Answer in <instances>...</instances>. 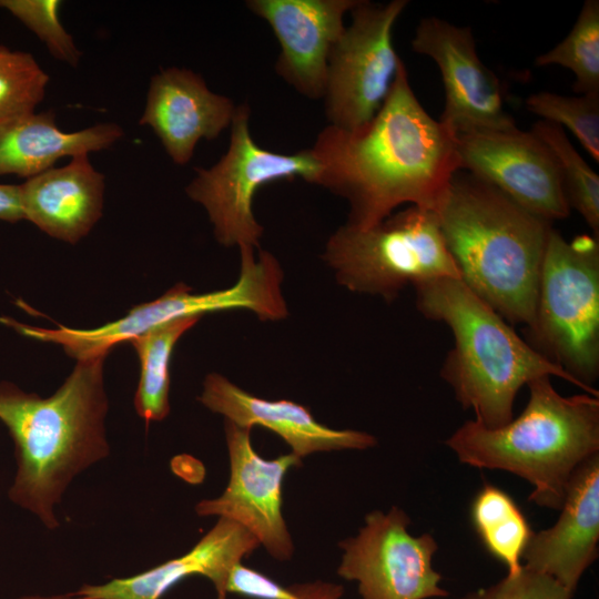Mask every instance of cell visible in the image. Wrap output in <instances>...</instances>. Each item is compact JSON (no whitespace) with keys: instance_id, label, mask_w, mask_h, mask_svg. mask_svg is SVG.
Instances as JSON below:
<instances>
[{"instance_id":"obj_1","label":"cell","mask_w":599,"mask_h":599,"mask_svg":"<svg viewBox=\"0 0 599 599\" xmlns=\"http://www.w3.org/2000/svg\"><path fill=\"white\" fill-rule=\"evenodd\" d=\"M316 184L344 197L348 225L367 229L409 203L436 211L460 170L455 134L416 98L402 61L384 104L365 126L324 128L312 148Z\"/></svg>"},{"instance_id":"obj_2","label":"cell","mask_w":599,"mask_h":599,"mask_svg":"<svg viewBox=\"0 0 599 599\" xmlns=\"http://www.w3.org/2000/svg\"><path fill=\"white\" fill-rule=\"evenodd\" d=\"M104 359L105 355L77 361L49 397L0 383V420L13 440L17 460L8 496L49 530L59 527L54 507L71 481L110 454Z\"/></svg>"},{"instance_id":"obj_3","label":"cell","mask_w":599,"mask_h":599,"mask_svg":"<svg viewBox=\"0 0 599 599\" xmlns=\"http://www.w3.org/2000/svg\"><path fill=\"white\" fill-rule=\"evenodd\" d=\"M435 212L460 280L510 325H529L552 223L465 170Z\"/></svg>"},{"instance_id":"obj_4","label":"cell","mask_w":599,"mask_h":599,"mask_svg":"<svg viewBox=\"0 0 599 599\" xmlns=\"http://www.w3.org/2000/svg\"><path fill=\"white\" fill-rule=\"evenodd\" d=\"M413 287L418 312L446 324L454 337L440 368L441 378L461 407L473 409L475 420L483 426L508 424L514 418L519 389L535 378L556 376L583 389L560 366L528 345L461 280L439 277Z\"/></svg>"},{"instance_id":"obj_5","label":"cell","mask_w":599,"mask_h":599,"mask_svg":"<svg viewBox=\"0 0 599 599\" xmlns=\"http://www.w3.org/2000/svg\"><path fill=\"white\" fill-rule=\"evenodd\" d=\"M527 386L529 399L519 416L497 428L468 420L445 444L464 464L528 480L530 501L560 509L575 469L599 451V396H562L550 376Z\"/></svg>"},{"instance_id":"obj_6","label":"cell","mask_w":599,"mask_h":599,"mask_svg":"<svg viewBox=\"0 0 599 599\" xmlns=\"http://www.w3.org/2000/svg\"><path fill=\"white\" fill-rule=\"evenodd\" d=\"M525 341L560 366L586 393L599 396V238L567 241L550 230L538 282L535 314Z\"/></svg>"},{"instance_id":"obj_7","label":"cell","mask_w":599,"mask_h":599,"mask_svg":"<svg viewBox=\"0 0 599 599\" xmlns=\"http://www.w3.org/2000/svg\"><path fill=\"white\" fill-rule=\"evenodd\" d=\"M322 257L339 285L386 302L408 285L439 277L460 280L436 212L414 205L367 229L338 227Z\"/></svg>"},{"instance_id":"obj_8","label":"cell","mask_w":599,"mask_h":599,"mask_svg":"<svg viewBox=\"0 0 599 599\" xmlns=\"http://www.w3.org/2000/svg\"><path fill=\"white\" fill-rule=\"evenodd\" d=\"M250 114L247 103L236 105L227 151L211 167H196L185 189L205 209L216 241L226 247H258L264 229L252 204L261 186L296 177L316 184L322 171L312 149L284 154L260 146L251 135Z\"/></svg>"},{"instance_id":"obj_9","label":"cell","mask_w":599,"mask_h":599,"mask_svg":"<svg viewBox=\"0 0 599 599\" xmlns=\"http://www.w3.org/2000/svg\"><path fill=\"white\" fill-rule=\"evenodd\" d=\"M407 0L385 4L358 0L352 21L329 54L324 90L329 125L356 131L377 114L402 62L393 44V28Z\"/></svg>"},{"instance_id":"obj_10","label":"cell","mask_w":599,"mask_h":599,"mask_svg":"<svg viewBox=\"0 0 599 599\" xmlns=\"http://www.w3.org/2000/svg\"><path fill=\"white\" fill-rule=\"evenodd\" d=\"M410 519L400 508L366 515L357 536L342 540L337 573L358 583L362 599H429L449 593L432 559L438 546L430 534L412 536Z\"/></svg>"},{"instance_id":"obj_11","label":"cell","mask_w":599,"mask_h":599,"mask_svg":"<svg viewBox=\"0 0 599 599\" xmlns=\"http://www.w3.org/2000/svg\"><path fill=\"white\" fill-rule=\"evenodd\" d=\"M460 170L470 172L528 212L548 221L570 214L558 161L531 130L469 131L455 134Z\"/></svg>"},{"instance_id":"obj_12","label":"cell","mask_w":599,"mask_h":599,"mask_svg":"<svg viewBox=\"0 0 599 599\" xmlns=\"http://www.w3.org/2000/svg\"><path fill=\"white\" fill-rule=\"evenodd\" d=\"M230 480L223 494L195 506L199 516H217L250 531L277 560L292 558L294 545L283 517V481L301 465L293 453L273 459L261 457L252 446L251 428L225 420Z\"/></svg>"},{"instance_id":"obj_13","label":"cell","mask_w":599,"mask_h":599,"mask_svg":"<svg viewBox=\"0 0 599 599\" xmlns=\"http://www.w3.org/2000/svg\"><path fill=\"white\" fill-rule=\"evenodd\" d=\"M412 49L439 69L445 92L439 122L451 133L516 126L505 109L499 79L477 54L470 28L427 17L416 28Z\"/></svg>"},{"instance_id":"obj_14","label":"cell","mask_w":599,"mask_h":599,"mask_svg":"<svg viewBox=\"0 0 599 599\" xmlns=\"http://www.w3.org/2000/svg\"><path fill=\"white\" fill-rule=\"evenodd\" d=\"M358 0H248L246 8L272 28L280 54L277 74L300 94L324 95L327 64L342 35L344 16Z\"/></svg>"},{"instance_id":"obj_15","label":"cell","mask_w":599,"mask_h":599,"mask_svg":"<svg viewBox=\"0 0 599 599\" xmlns=\"http://www.w3.org/2000/svg\"><path fill=\"white\" fill-rule=\"evenodd\" d=\"M235 109L230 98L211 91L200 74L170 67L152 77L139 124L153 130L175 164L185 165L199 141L215 140L231 126Z\"/></svg>"},{"instance_id":"obj_16","label":"cell","mask_w":599,"mask_h":599,"mask_svg":"<svg viewBox=\"0 0 599 599\" xmlns=\"http://www.w3.org/2000/svg\"><path fill=\"white\" fill-rule=\"evenodd\" d=\"M557 522L534 532L524 567L551 577L571 596L597 559L599 540V453L572 473Z\"/></svg>"},{"instance_id":"obj_17","label":"cell","mask_w":599,"mask_h":599,"mask_svg":"<svg viewBox=\"0 0 599 599\" xmlns=\"http://www.w3.org/2000/svg\"><path fill=\"white\" fill-rule=\"evenodd\" d=\"M197 400L237 426L251 429L262 426L272 430L300 458L314 453L366 449L376 445V438L368 433L331 428L318 423L302 404L254 396L219 373L205 377Z\"/></svg>"},{"instance_id":"obj_18","label":"cell","mask_w":599,"mask_h":599,"mask_svg":"<svg viewBox=\"0 0 599 599\" xmlns=\"http://www.w3.org/2000/svg\"><path fill=\"white\" fill-rule=\"evenodd\" d=\"M258 546L244 527L219 518L186 554L134 576L83 585L75 592L85 599H160L181 580L202 576L212 581L217 599H226L225 585L232 567Z\"/></svg>"},{"instance_id":"obj_19","label":"cell","mask_w":599,"mask_h":599,"mask_svg":"<svg viewBox=\"0 0 599 599\" xmlns=\"http://www.w3.org/2000/svg\"><path fill=\"white\" fill-rule=\"evenodd\" d=\"M104 175L89 154L71 158L19 184L23 219L49 236L78 243L102 216Z\"/></svg>"},{"instance_id":"obj_20","label":"cell","mask_w":599,"mask_h":599,"mask_svg":"<svg viewBox=\"0 0 599 599\" xmlns=\"http://www.w3.org/2000/svg\"><path fill=\"white\" fill-rule=\"evenodd\" d=\"M122 136L116 123L65 132L57 125L53 111L33 112L0 130V175L30 179L62 158L109 149Z\"/></svg>"},{"instance_id":"obj_21","label":"cell","mask_w":599,"mask_h":599,"mask_svg":"<svg viewBox=\"0 0 599 599\" xmlns=\"http://www.w3.org/2000/svg\"><path fill=\"white\" fill-rule=\"evenodd\" d=\"M200 318L171 321L132 338L140 361V379L134 395V408L146 423L161 422L170 413V361L177 341Z\"/></svg>"},{"instance_id":"obj_22","label":"cell","mask_w":599,"mask_h":599,"mask_svg":"<svg viewBox=\"0 0 599 599\" xmlns=\"http://www.w3.org/2000/svg\"><path fill=\"white\" fill-rule=\"evenodd\" d=\"M473 526L487 551L515 573L532 536L525 515L502 489L485 485L470 507Z\"/></svg>"},{"instance_id":"obj_23","label":"cell","mask_w":599,"mask_h":599,"mask_svg":"<svg viewBox=\"0 0 599 599\" xmlns=\"http://www.w3.org/2000/svg\"><path fill=\"white\" fill-rule=\"evenodd\" d=\"M535 64L564 67L575 75L576 92L599 93V1H585L567 37L538 55Z\"/></svg>"},{"instance_id":"obj_24","label":"cell","mask_w":599,"mask_h":599,"mask_svg":"<svg viewBox=\"0 0 599 599\" xmlns=\"http://www.w3.org/2000/svg\"><path fill=\"white\" fill-rule=\"evenodd\" d=\"M531 131L555 154L564 180L570 207L576 209L599 238V176L576 151L564 129L547 121H538Z\"/></svg>"},{"instance_id":"obj_25","label":"cell","mask_w":599,"mask_h":599,"mask_svg":"<svg viewBox=\"0 0 599 599\" xmlns=\"http://www.w3.org/2000/svg\"><path fill=\"white\" fill-rule=\"evenodd\" d=\"M49 80L32 54L0 45V130L35 112Z\"/></svg>"},{"instance_id":"obj_26","label":"cell","mask_w":599,"mask_h":599,"mask_svg":"<svg viewBox=\"0 0 599 599\" xmlns=\"http://www.w3.org/2000/svg\"><path fill=\"white\" fill-rule=\"evenodd\" d=\"M525 104L542 121L570 130L589 155L599 162V93L566 97L540 91L530 94Z\"/></svg>"},{"instance_id":"obj_27","label":"cell","mask_w":599,"mask_h":599,"mask_svg":"<svg viewBox=\"0 0 599 599\" xmlns=\"http://www.w3.org/2000/svg\"><path fill=\"white\" fill-rule=\"evenodd\" d=\"M60 0H0L4 9L31 30L51 55L75 68L81 59L72 35L60 20Z\"/></svg>"},{"instance_id":"obj_28","label":"cell","mask_w":599,"mask_h":599,"mask_svg":"<svg viewBox=\"0 0 599 599\" xmlns=\"http://www.w3.org/2000/svg\"><path fill=\"white\" fill-rule=\"evenodd\" d=\"M571 595L555 579L524 566L515 573L487 588L465 595L461 599H571Z\"/></svg>"},{"instance_id":"obj_29","label":"cell","mask_w":599,"mask_h":599,"mask_svg":"<svg viewBox=\"0 0 599 599\" xmlns=\"http://www.w3.org/2000/svg\"><path fill=\"white\" fill-rule=\"evenodd\" d=\"M225 591L255 599H294L296 596L295 585L284 587L242 561L232 567Z\"/></svg>"},{"instance_id":"obj_30","label":"cell","mask_w":599,"mask_h":599,"mask_svg":"<svg viewBox=\"0 0 599 599\" xmlns=\"http://www.w3.org/2000/svg\"><path fill=\"white\" fill-rule=\"evenodd\" d=\"M0 220L10 223L24 220L19 184H0Z\"/></svg>"},{"instance_id":"obj_31","label":"cell","mask_w":599,"mask_h":599,"mask_svg":"<svg viewBox=\"0 0 599 599\" xmlns=\"http://www.w3.org/2000/svg\"><path fill=\"white\" fill-rule=\"evenodd\" d=\"M296 596L294 599H341L344 588L341 585L314 581L295 583Z\"/></svg>"},{"instance_id":"obj_32","label":"cell","mask_w":599,"mask_h":599,"mask_svg":"<svg viewBox=\"0 0 599 599\" xmlns=\"http://www.w3.org/2000/svg\"><path fill=\"white\" fill-rule=\"evenodd\" d=\"M17 599H85L82 596H79L77 592H70V593H55L50 596H41V595H27L19 597Z\"/></svg>"}]
</instances>
